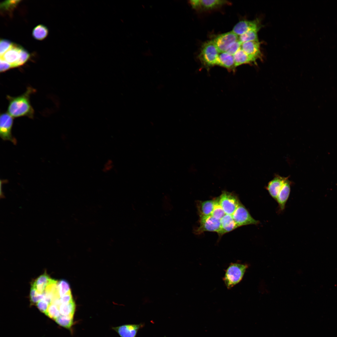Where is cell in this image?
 I'll use <instances>...</instances> for the list:
<instances>
[{
	"mask_svg": "<svg viewBox=\"0 0 337 337\" xmlns=\"http://www.w3.org/2000/svg\"><path fill=\"white\" fill-rule=\"evenodd\" d=\"M35 90L31 87H28L23 94L17 97L7 95V98L9 101L8 113L13 117L26 116L32 118L34 110L30 102V95Z\"/></svg>",
	"mask_w": 337,
	"mask_h": 337,
	"instance_id": "6da1fadb",
	"label": "cell"
},
{
	"mask_svg": "<svg viewBox=\"0 0 337 337\" xmlns=\"http://www.w3.org/2000/svg\"><path fill=\"white\" fill-rule=\"evenodd\" d=\"M248 267L247 264L238 262L231 263L229 265L223 278L227 289H231L242 281Z\"/></svg>",
	"mask_w": 337,
	"mask_h": 337,
	"instance_id": "7a4b0ae2",
	"label": "cell"
},
{
	"mask_svg": "<svg viewBox=\"0 0 337 337\" xmlns=\"http://www.w3.org/2000/svg\"><path fill=\"white\" fill-rule=\"evenodd\" d=\"M219 54L213 41H208L203 45L199 58L204 65L209 67L217 65Z\"/></svg>",
	"mask_w": 337,
	"mask_h": 337,
	"instance_id": "3957f363",
	"label": "cell"
},
{
	"mask_svg": "<svg viewBox=\"0 0 337 337\" xmlns=\"http://www.w3.org/2000/svg\"><path fill=\"white\" fill-rule=\"evenodd\" d=\"M219 197L220 204L226 214L232 215L241 203L234 192L223 190Z\"/></svg>",
	"mask_w": 337,
	"mask_h": 337,
	"instance_id": "277c9868",
	"label": "cell"
},
{
	"mask_svg": "<svg viewBox=\"0 0 337 337\" xmlns=\"http://www.w3.org/2000/svg\"><path fill=\"white\" fill-rule=\"evenodd\" d=\"M199 226L195 230L196 234H201L205 232H216L218 233L221 228L220 220L212 215L199 216Z\"/></svg>",
	"mask_w": 337,
	"mask_h": 337,
	"instance_id": "5b68a950",
	"label": "cell"
},
{
	"mask_svg": "<svg viewBox=\"0 0 337 337\" xmlns=\"http://www.w3.org/2000/svg\"><path fill=\"white\" fill-rule=\"evenodd\" d=\"M238 227L249 225H257L260 222L254 219L241 203L232 215Z\"/></svg>",
	"mask_w": 337,
	"mask_h": 337,
	"instance_id": "8992f818",
	"label": "cell"
},
{
	"mask_svg": "<svg viewBox=\"0 0 337 337\" xmlns=\"http://www.w3.org/2000/svg\"><path fill=\"white\" fill-rule=\"evenodd\" d=\"M8 113L1 114L0 117V135L4 140L9 141L14 144H16V139L11 133L13 118Z\"/></svg>",
	"mask_w": 337,
	"mask_h": 337,
	"instance_id": "52a82bcc",
	"label": "cell"
},
{
	"mask_svg": "<svg viewBox=\"0 0 337 337\" xmlns=\"http://www.w3.org/2000/svg\"><path fill=\"white\" fill-rule=\"evenodd\" d=\"M238 39V36L231 31L219 35L212 41L220 53L226 52L230 45Z\"/></svg>",
	"mask_w": 337,
	"mask_h": 337,
	"instance_id": "ba28073f",
	"label": "cell"
},
{
	"mask_svg": "<svg viewBox=\"0 0 337 337\" xmlns=\"http://www.w3.org/2000/svg\"><path fill=\"white\" fill-rule=\"evenodd\" d=\"M261 27L260 21L257 19L252 21L242 20L234 26L232 31L239 36L251 30H260Z\"/></svg>",
	"mask_w": 337,
	"mask_h": 337,
	"instance_id": "9c48e42d",
	"label": "cell"
},
{
	"mask_svg": "<svg viewBox=\"0 0 337 337\" xmlns=\"http://www.w3.org/2000/svg\"><path fill=\"white\" fill-rule=\"evenodd\" d=\"M144 324H129L112 328L120 337H136L139 330L144 327Z\"/></svg>",
	"mask_w": 337,
	"mask_h": 337,
	"instance_id": "30bf717a",
	"label": "cell"
},
{
	"mask_svg": "<svg viewBox=\"0 0 337 337\" xmlns=\"http://www.w3.org/2000/svg\"><path fill=\"white\" fill-rule=\"evenodd\" d=\"M229 2L220 0H192L189 1L192 7L196 9L211 10Z\"/></svg>",
	"mask_w": 337,
	"mask_h": 337,
	"instance_id": "8fae6325",
	"label": "cell"
},
{
	"mask_svg": "<svg viewBox=\"0 0 337 337\" xmlns=\"http://www.w3.org/2000/svg\"><path fill=\"white\" fill-rule=\"evenodd\" d=\"M288 177H281L278 175L268 184L266 188L271 196L276 200L278 194Z\"/></svg>",
	"mask_w": 337,
	"mask_h": 337,
	"instance_id": "7c38bea8",
	"label": "cell"
},
{
	"mask_svg": "<svg viewBox=\"0 0 337 337\" xmlns=\"http://www.w3.org/2000/svg\"><path fill=\"white\" fill-rule=\"evenodd\" d=\"M22 48L20 45L12 43L10 48L0 56V58L9 63L12 68L15 67L19 59L20 53Z\"/></svg>",
	"mask_w": 337,
	"mask_h": 337,
	"instance_id": "4fadbf2b",
	"label": "cell"
},
{
	"mask_svg": "<svg viewBox=\"0 0 337 337\" xmlns=\"http://www.w3.org/2000/svg\"><path fill=\"white\" fill-rule=\"evenodd\" d=\"M217 198L204 201L198 200L196 202L198 213L199 216L211 215L215 206Z\"/></svg>",
	"mask_w": 337,
	"mask_h": 337,
	"instance_id": "5bb4252c",
	"label": "cell"
},
{
	"mask_svg": "<svg viewBox=\"0 0 337 337\" xmlns=\"http://www.w3.org/2000/svg\"><path fill=\"white\" fill-rule=\"evenodd\" d=\"M221 228L217 233L219 237L224 234L230 232L238 227L232 216L225 214L221 219Z\"/></svg>",
	"mask_w": 337,
	"mask_h": 337,
	"instance_id": "9a60e30c",
	"label": "cell"
},
{
	"mask_svg": "<svg viewBox=\"0 0 337 337\" xmlns=\"http://www.w3.org/2000/svg\"><path fill=\"white\" fill-rule=\"evenodd\" d=\"M291 183L288 178L286 180L279 192L276 200L280 210H284L286 203L289 197Z\"/></svg>",
	"mask_w": 337,
	"mask_h": 337,
	"instance_id": "2e32d148",
	"label": "cell"
},
{
	"mask_svg": "<svg viewBox=\"0 0 337 337\" xmlns=\"http://www.w3.org/2000/svg\"><path fill=\"white\" fill-rule=\"evenodd\" d=\"M260 42L259 41H249L242 43L241 49L248 55L257 58L261 57L262 54L260 49Z\"/></svg>",
	"mask_w": 337,
	"mask_h": 337,
	"instance_id": "e0dca14e",
	"label": "cell"
},
{
	"mask_svg": "<svg viewBox=\"0 0 337 337\" xmlns=\"http://www.w3.org/2000/svg\"><path fill=\"white\" fill-rule=\"evenodd\" d=\"M233 56L236 67L243 64L255 63L258 59L255 56L248 55L241 48L233 55Z\"/></svg>",
	"mask_w": 337,
	"mask_h": 337,
	"instance_id": "ac0fdd59",
	"label": "cell"
},
{
	"mask_svg": "<svg viewBox=\"0 0 337 337\" xmlns=\"http://www.w3.org/2000/svg\"><path fill=\"white\" fill-rule=\"evenodd\" d=\"M217 65L225 68L229 71H234L236 67L233 56L226 52L220 53Z\"/></svg>",
	"mask_w": 337,
	"mask_h": 337,
	"instance_id": "d6986e66",
	"label": "cell"
},
{
	"mask_svg": "<svg viewBox=\"0 0 337 337\" xmlns=\"http://www.w3.org/2000/svg\"><path fill=\"white\" fill-rule=\"evenodd\" d=\"M51 278L46 274L38 277L34 281L32 286L35 288L38 292L42 294L44 291Z\"/></svg>",
	"mask_w": 337,
	"mask_h": 337,
	"instance_id": "ffe728a7",
	"label": "cell"
},
{
	"mask_svg": "<svg viewBox=\"0 0 337 337\" xmlns=\"http://www.w3.org/2000/svg\"><path fill=\"white\" fill-rule=\"evenodd\" d=\"M48 33V30L47 28L44 25L39 24L33 28L32 35L35 39L42 40L46 37Z\"/></svg>",
	"mask_w": 337,
	"mask_h": 337,
	"instance_id": "44dd1931",
	"label": "cell"
},
{
	"mask_svg": "<svg viewBox=\"0 0 337 337\" xmlns=\"http://www.w3.org/2000/svg\"><path fill=\"white\" fill-rule=\"evenodd\" d=\"M76 309V305L73 301L69 303L61 304L59 306L61 315L74 317Z\"/></svg>",
	"mask_w": 337,
	"mask_h": 337,
	"instance_id": "7402d4cb",
	"label": "cell"
},
{
	"mask_svg": "<svg viewBox=\"0 0 337 337\" xmlns=\"http://www.w3.org/2000/svg\"><path fill=\"white\" fill-rule=\"evenodd\" d=\"M259 30L256 29L247 32L238 36V40L242 43L249 41H259L257 32Z\"/></svg>",
	"mask_w": 337,
	"mask_h": 337,
	"instance_id": "603a6c76",
	"label": "cell"
},
{
	"mask_svg": "<svg viewBox=\"0 0 337 337\" xmlns=\"http://www.w3.org/2000/svg\"><path fill=\"white\" fill-rule=\"evenodd\" d=\"M73 317L60 315L55 320L59 325L68 329H70L73 323Z\"/></svg>",
	"mask_w": 337,
	"mask_h": 337,
	"instance_id": "cb8c5ba5",
	"label": "cell"
},
{
	"mask_svg": "<svg viewBox=\"0 0 337 337\" xmlns=\"http://www.w3.org/2000/svg\"><path fill=\"white\" fill-rule=\"evenodd\" d=\"M57 287L60 297L71 292L69 284L65 280H61L58 282Z\"/></svg>",
	"mask_w": 337,
	"mask_h": 337,
	"instance_id": "d4e9b609",
	"label": "cell"
},
{
	"mask_svg": "<svg viewBox=\"0 0 337 337\" xmlns=\"http://www.w3.org/2000/svg\"><path fill=\"white\" fill-rule=\"evenodd\" d=\"M45 314L48 317L55 320L61 315L59 307L51 303L49 304Z\"/></svg>",
	"mask_w": 337,
	"mask_h": 337,
	"instance_id": "484cf974",
	"label": "cell"
},
{
	"mask_svg": "<svg viewBox=\"0 0 337 337\" xmlns=\"http://www.w3.org/2000/svg\"><path fill=\"white\" fill-rule=\"evenodd\" d=\"M225 215V212L220 204L219 197H217L215 206L211 215L215 218L220 220Z\"/></svg>",
	"mask_w": 337,
	"mask_h": 337,
	"instance_id": "4316f807",
	"label": "cell"
},
{
	"mask_svg": "<svg viewBox=\"0 0 337 337\" xmlns=\"http://www.w3.org/2000/svg\"><path fill=\"white\" fill-rule=\"evenodd\" d=\"M44 296L43 293H39L36 289L32 286L30 292V301L32 303L36 304L39 301L43 299Z\"/></svg>",
	"mask_w": 337,
	"mask_h": 337,
	"instance_id": "83f0119b",
	"label": "cell"
},
{
	"mask_svg": "<svg viewBox=\"0 0 337 337\" xmlns=\"http://www.w3.org/2000/svg\"><path fill=\"white\" fill-rule=\"evenodd\" d=\"M20 2V0L4 1L0 4L1 9L5 11L11 10L16 7Z\"/></svg>",
	"mask_w": 337,
	"mask_h": 337,
	"instance_id": "f1b7e54d",
	"label": "cell"
},
{
	"mask_svg": "<svg viewBox=\"0 0 337 337\" xmlns=\"http://www.w3.org/2000/svg\"><path fill=\"white\" fill-rule=\"evenodd\" d=\"M30 57L28 51L23 48L21 50L19 59L15 65V67H18L24 65L27 62Z\"/></svg>",
	"mask_w": 337,
	"mask_h": 337,
	"instance_id": "f546056e",
	"label": "cell"
},
{
	"mask_svg": "<svg viewBox=\"0 0 337 337\" xmlns=\"http://www.w3.org/2000/svg\"><path fill=\"white\" fill-rule=\"evenodd\" d=\"M12 44V43L9 40L4 39L0 40V56H2L10 48Z\"/></svg>",
	"mask_w": 337,
	"mask_h": 337,
	"instance_id": "4dcf8cb0",
	"label": "cell"
},
{
	"mask_svg": "<svg viewBox=\"0 0 337 337\" xmlns=\"http://www.w3.org/2000/svg\"><path fill=\"white\" fill-rule=\"evenodd\" d=\"M242 44L238 40L230 45L226 52L233 56L241 48Z\"/></svg>",
	"mask_w": 337,
	"mask_h": 337,
	"instance_id": "1f68e13d",
	"label": "cell"
},
{
	"mask_svg": "<svg viewBox=\"0 0 337 337\" xmlns=\"http://www.w3.org/2000/svg\"><path fill=\"white\" fill-rule=\"evenodd\" d=\"M37 306L39 310L42 312L46 313L48 306L49 303L44 300H42L39 301L37 304Z\"/></svg>",
	"mask_w": 337,
	"mask_h": 337,
	"instance_id": "d6a6232c",
	"label": "cell"
},
{
	"mask_svg": "<svg viewBox=\"0 0 337 337\" xmlns=\"http://www.w3.org/2000/svg\"><path fill=\"white\" fill-rule=\"evenodd\" d=\"M0 71L1 72L9 70L12 68L11 65L2 59L0 58Z\"/></svg>",
	"mask_w": 337,
	"mask_h": 337,
	"instance_id": "836d02e7",
	"label": "cell"
},
{
	"mask_svg": "<svg viewBox=\"0 0 337 337\" xmlns=\"http://www.w3.org/2000/svg\"><path fill=\"white\" fill-rule=\"evenodd\" d=\"M60 300L61 304H67L74 301L71 292L60 297Z\"/></svg>",
	"mask_w": 337,
	"mask_h": 337,
	"instance_id": "e575fe53",
	"label": "cell"
}]
</instances>
